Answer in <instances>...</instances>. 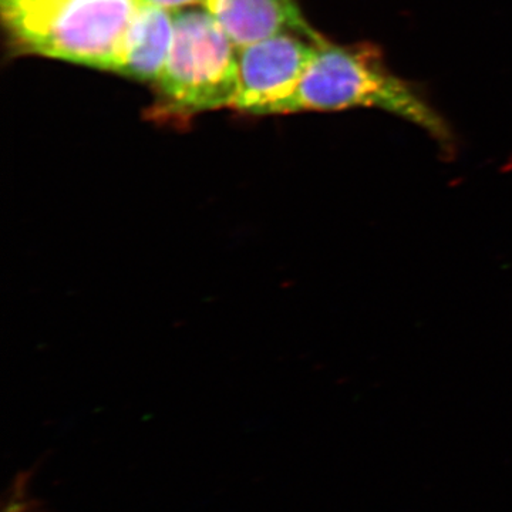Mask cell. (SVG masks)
<instances>
[{"label": "cell", "mask_w": 512, "mask_h": 512, "mask_svg": "<svg viewBox=\"0 0 512 512\" xmlns=\"http://www.w3.org/2000/svg\"><path fill=\"white\" fill-rule=\"evenodd\" d=\"M376 109L420 127L443 146L450 127L419 92L394 76L370 46H339L323 40L295 92L279 114Z\"/></svg>", "instance_id": "obj_1"}, {"label": "cell", "mask_w": 512, "mask_h": 512, "mask_svg": "<svg viewBox=\"0 0 512 512\" xmlns=\"http://www.w3.org/2000/svg\"><path fill=\"white\" fill-rule=\"evenodd\" d=\"M140 0H2L12 45L94 69L116 67Z\"/></svg>", "instance_id": "obj_2"}, {"label": "cell", "mask_w": 512, "mask_h": 512, "mask_svg": "<svg viewBox=\"0 0 512 512\" xmlns=\"http://www.w3.org/2000/svg\"><path fill=\"white\" fill-rule=\"evenodd\" d=\"M150 116L190 119L232 107L238 90V49L207 9L175 10L170 56L156 82Z\"/></svg>", "instance_id": "obj_3"}, {"label": "cell", "mask_w": 512, "mask_h": 512, "mask_svg": "<svg viewBox=\"0 0 512 512\" xmlns=\"http://www.w3.org/2000/svg\"><path fill=\"white\" fill-rule=\"evenodd\" d=\"M323 40L285 32L238 49V90L232 109L279 114Z\"/></svg>", "instance_id": "obj_4"}, {"label": "cell", "mask_w": 512, "mask_h": 512, "mask_svg": "<svg viewBox=\"0 0 512 512\" xmlns=\"http://www.w3.org/2000/svg\"><path fill=\"white\" fill-rule=\"evenodd\" d=\"M202 6L237 49L285 32L323 39L303 18L298 0H204Z\"/></svg>", "instance_id": "obj_5"}, {"label": "cell", "mask_w": 512, "mask_h": 512, "mask_svg": "<svg viewBox=\"0 0 512 512\" xmlns=\"http://www.w3.org/2000/svg\"><path fill=\"white\" fill-rule=\"evenodd\" d=\"M175 12L140 3L131 20L113 72L156 84L170 56Z\"/></svg>", "instance_id": "obj_6"}, {"label": "cell", "mask_w": 512, "mask_h": 512, "mask_svg": "<svg viewBox=\"0 0 512 512\" xmlns=\"http://www.w3.org/2000/svg\"><path fill=\"white\" fill-rule=\"evenodd\" d=\"M141 3L146 5L158 6V8L168 10H181V8H187V6L197 5L202 3L204 0H140Z\"/></svg>", "instance_id": "obj_7"}]
</instances>
